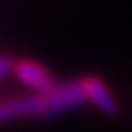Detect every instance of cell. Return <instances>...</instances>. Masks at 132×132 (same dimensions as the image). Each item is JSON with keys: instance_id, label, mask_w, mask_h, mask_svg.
<instances>
[{"instance_id": "obj_1", "label": "cell", "mask_w": 132, "mask_h": 132, "mask_svg": "<svg viewBox=\"0 0 132 132\" xmlns=\"http://www.w3.org/2000/svg\"><path fill=\"white\" fill-rule=\"evenodd\" d=\"M82 82H66L47 93L14 97L0 103V122L18 117H49L82 105L86 101Z\"/></svg>"}, {"instance_id": "obj_2", "label": "cell", "mask_w": 132, "mask_h": 132, "mask_svg": "<svg viewBox=\"0 0 132 132\" xmlns=\"http://www.w3.org/2000/svg\"><path fill=\"white\" fill-rule=\"evenodd\" d=\"M14 74H16V78L21 84L35 89L37 93H47V91L56 87L53 76L43 66H39L37 62H33V60H16Z\"/></svg>"}, {"instance_id": "obj_3", "label": "cell", "mask_w": 132, "mask_h": 132, "mask_svg": "<svg viewBox=\"0 0 132 132\" xmlns=\"http://www.w3.org/2000/svg\"><path fill=\"white\" fill-rule=\"evenodd\" d=\"M80 82H82L86 97L89 99V101H93L101 113H105V115H109V117L119 115V103H117L115 97L111 95L109 87L105 86L97 76H84V80H80Z\"/></svg>"}, {"instance_id": "obj_4", "label": "cell", "mask_w": 132, "mask_h": 132, "mask_svg": "<svg viewBox=\"0 0 132 132\" xmlns=\"http://www.w3.org/2000/svg\"><path fill=\"white\" fill-rule=\"evenodd\" d=\"M14 66H16V60L8 54H0V80L6 78L10 72H14Z\"/></svg>"}]
</instances>
